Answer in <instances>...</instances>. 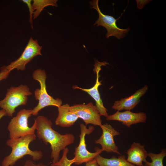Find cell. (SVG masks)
Listing matches in <instances>:
<instances>
[{
    "label": "cell",
    "instance_id": "cell-1",
    "mask_svg": "<svg viewBox=\"0 0 166 166\" xmlns=\"http://www.w3.org/2000/svg\"><path fill=\"white\" fill-rule=\"evenodd\" d=\"M34 121L37 137L46 145L48 143L50 144L52 150L51 158L53 159V163H56L59 160L60 151L74 142L73 135L70 133L60 134L52 128V121L43 116H38Z\"/></svg>",
    "mask_w": 166,
    "mask_h": 166
},
{
    "label": "cell",
    "instance_id": "cell-2",
    "mask_svg": "<svg viewBox=\"0 0 166 166\" xmlns=\"http://www.w3.org/2000/svg\"><path fill=\"white\" fill-rule=\"evenodd\" d=\"M36 138V136L34 134L8 140L6 144L12 148V151L9 155L4 158L2 166H14L18 160L26 155L30 156L33 160H40L43 156L42 152L32 151L29 148L30 144Z\"/></svg>",
    "mask_w": 166,
    "mask_h": 166
},
{
    "label": "cell",
    "instance_id": "cell-3",
    "mask_svg": "<svg viewBox=\"0 0 166 166\" xmlns=\"http://www.w3.org/2000/svg\"><path fill=\"white\" fill-rule=\"evenodd\" d=\"M33 78L38 81L40 84V89H37L34 92L35 99L38 101V105L32 109V115L37 116L39 112L45 107L53 106L57 107L62 105L61 100L59 98L54 99L49 95L46 90V73L44 70L40 69L34 70L32 74Z\"/></svg>",
    "mask_w": 166,
    "mask_h": 166
},
{
    "label": "cell",
    "instance_id": "cell-4",
    "mask_svg": "<svg viewBox=\"0 0 166 166\" xmlns=\"http://www.w3.org/2000/svg\"><path fill=\"white\" fill-rule=\"evenodd\" d=\"M32 94L26 85L12 86L8 89L4 98L0 101V107L5 111L6 115L12 117L15 109L20 105H26L28 96Z\"/></svg>",
    "mask_w": 166,
    "mask_h": 166
},
{
    "label": "cell",
    "instance_id": "cell-5",
    "mask_svg": "<svg viewBox=\"0 0 166 166\" xmlns=\"http://www.w3.org/2000/svg\"><path fill=\"white\" fill-rule=\"evenodd\" d=\"M31 115L32 109H24L20 110L16 116L11 120L7 127L10 139L35 134L36 129L35 122L31 127H29L28 124V119Z\"/></svg>",
    "mask_w": 166,
    "mask_h": 166
},
{
    "label": "cell",
    "instance_id": "cell-6",
    "mask_svg": "<svg viewBox=\"0 0 166 166\" xmlns=\"http://www.w3.org/2000/svg\"><path fill=\"white\" fill-rule=\"evenodd\" d=\"M81 133L79 135L80 141L79 145L75 148L74 152V157L72 159L73 163L77 165H80L83 163H86L95 158L98 154L102 151L98 147L95 148V152H91L86 148L85 136L92 133L94 130L92 125L89 126L88 128L86 126L81 123L80 124Z\"/></svg>",
    "mask_w": 166,
    "mask_h": 166
},
{
    "label": "cell",
    "instance_id": "cell-7",
    "mask_svg": "<svg viewBox=\"0 0 166 166\" xmlns=\"http://www.w3.org/2000/svg\"><path fill=\"white\" fill-rule=\"evenodd\" d=\"M98 0H93L89 2L92 7L91 8L95 9L99 14V18L94 25L97 24V26H101L105 27L107 30L106 35V38L110 36L116 37L120 39L125 37L126 34L130 30L129 28L126 29H122L117 26L116 22L120 17L116 19L113 16L104 14L101 11L98 6Z\"/></svg>",
    "mask_w": 166,
    "mask_h": 166
},
{
    "label": "cell",
    "instance_id": "cell-8",
    "mask_svg": "<svg viewBox=\"0 0 166 166\" xmlns=\"http://www.w3.org/2000/svg\"><path fill=\"white\" fill-rule=\"evenodd\" d=\"M42 46L38 44L37 39L30 37L24 50L20 56L7 66L6 69L11 71L14 69L23 71L26 69V65L35 57L42 55Z\"/></svg>",
    "mask_w": 166,
    "mask_h": 166
},
{
    "label": "cell",
    "instance_id": "cell-9",
    "mask_svg": "<svg viewBox=\"0 0 166 166\" xmlns=\"http://www.w3.org/2000/svg\"><path fill=\"white\" fill-rule=\"evenodd\" d=\"M70 111L84 121L85 125L91 124L101 126L102 121L99 112L92 102L87 104H75L69 107Z\"/></svg>",
    "mask_w": 166,
    "mask_h": 166
},
{
    "label": "cell",
    "instance_id": "cell-10",
    "mask_svg": "<svg viewBox=\"0 0 166 166\" xmlns=\"http://www.w3.org/2000/svg\"><path fill=\"white\" fill-rule=\"evenodd\" d=\"M100 127L102 130V134L98 139L95 141V143L101 145V149L102 152L105 151L108 153H115L121 155L114 139L115 136L120 135L119 132L107 123L102 124Z\"/></svg>",
    "mask_w": 166,
    "mask_h": 166
},
{
    "label": "cell",
    "instance_id": "cell-11",
    "mask_svg": "<svg viewBox=\"0 0 166 166\" xmlns=\"http://www.w3.org/2000/svg\"><path fill=\"white\" fill-rule=\"evenodd\" d=\"M109 63L105 61L100 62L98 61H95L94 65V69L93 70L96 73V80L94 85L89 89H84L79 87L77 85L73 87L74 89H78L87 93L95 100L96 106L101 116H104L107 117L109 116L107 112V109L104 106L98 90L99 87L101 85V81H99V72L101 69V66L105 65Z\"/></svg>",
    "mask_w": 166,
    "mask_h": 166
},
{
    "label": "cell",
    "instance_id": "cell-12",
    "mask_svg": "<svg viewBox=\"0 0 166 166\" xmlns=\"http://www.w3.org/2000/svg\"><path fill=\"white\" fill-rule=\"evenodd\" d=\"M147 116L144 113H134L130 110L123 112L117 111L113 114L109 115L106 119L108 121H116L121 122L128 128L133 124L145 122Z\"/></svg>",
    "mask_w": 166,
    "mask_h": 166
},
{
    "label": "cell",
    "instance_id": "cell-13",
    "mask_svg": "<svg viewBox=\"0 0 166 166\" xmlns=\"http://www.w3.org/2000/svg\"><path fill=\"white\" fill-rule=\"evenodd\" d=\"M148 89V86L144 85L130 96L115 101L112 109L119 111L132 109L140 102V98L146 93Z\"/></svg>",
    "mask_w": 166,
    "mask_h": 166
},
{
    "label": "cell",
    "instance_id": "cell-14",
    "mask_svg": "<svg viewBox=\"0 0 166 166\" xmlns=\"http://www.w3.org/2000/svg\"><path fill=\"white\" fill-rule=\"evenodd\" d=\"M144 146L139 143L133 142L127 151L126 160L134 165L143 166V162L146 160L148 154Z\"/></svg>",
    "mask_w": 166,
    "mask_h": 166
},
{
    "label": "cell",
    "instance_id": "cell-15",
    "mask_svg": "<svg viewBox=\"0 0 166 166\" xmlns=\"http://www.w3.org/2000/svg\"><path fill=\"white\" fill-rule=\"evenodd\" d=\"M69 104L61 105L57 107L58 114L55 124L62 127H69L73 125L79 118L75 113L71 112Z\"/></svg>",
    "mask_w": 166,
    "mask_h": 166
},
{
    "label": "cell",
    "instance_id": "cell-16",
    "mask_svg": "<svg viewBox=\"0 0 166 166\" xmlns=\"http://www.w3.org/2000/svg\"><path fill=\"white\" fill-rule=\"evenodd\" d=\"M95 159L99 166H135L128 162L124 155H121L117 157L113 156L110 158H106L99 154Z\"/></svg>",
    "mask_w": 166,
    "mask_h": 166
},
{
    "label": "cell",
    "instance_id": "cell-17",
    "mask_svg": "<svg viewBox=\"0 0 166 166\" xmlns=\"http://www.w3.org/2000/svg\"><path fill=\"white\" fill-rule=\"evenodd\" d=\"M32 4V8L34 13L32 17L33 19L37 18L45 7L51 6L57 7V0H34Z\"/></svg>",
    "mask_w": 166,
    "mask_h": 166
},
{
    "label": "cell",
    "instance_id": "cell-18",
    "mask_svg": "<svg viewBox=\"0 0 166 166\" xmlns=\"http://www.w3.org/2000/svg\"><path fill=\"white\" fill-rule=\"evenodd\" d=\"M166 156L165 149H162L161 152L158 154L149 152L148 153L147 156L150 158L151 162H148L146 160L144 162L148 166H163V160Z\"/></svg>",
    "mask_w": 166,
    "mask_h": 166
},
{
    "label": "cell",
    "instance_id": "cell-19",
    "mask_svg": "<svg viewBox=\"0 0 166 166\" xmlns=\"http://www.w3.org/2000/svg\"><path fill=\"white\" fill-rule=\"evenodd\" d=\"M63 151V154L61 159L55 164L59 166H70L73 163L72 160H69L67 157V154L69 150L68 148H66Z\"/></svg>",
    "mask_w": 166,
    "mask_h": 166
},
{
    "label": "cell",
    "instance_id": "cell-20",
    "mask_svg": "<svg viewBox=\"0 0 166 166\" xmlns=\"http://www.w3.org/2000/svg\"><path fill=\"white\" fill-rule=\"evenodd\" d=\"M22 2L26 4L29 9L30 12V19L29 22L31 25L32 28L33 29L32 24V16L34 13V11L32 8V4H31L32 0H22Z\"/></svg>",
    "mask_w": 166,
    "mask_h": 166
},
{
    "label": "cell",
    "instance_id": "cell-21",
    "mask_svg": "<svg viewBox=\"0 0 166 166\" xmlns=\"http://www.w3.org/2000/svg\"><path fill=\"white\" fill-rule=\"evenodd\" d=\"M10 71L6 69V66H4L1 67L0 72V81L7 78Z\"/></svg>",
    "mask_w": 166,
    "mask_h": 166
},
{
    "label": "cell",
    "instance_id": "cell-22",
    "mask_svg": "<svg viewBox=\"0 0 166 166\" xmlns=\"http://www.w3.org/2000/svg\"><path fill=\"white\" fill-rule=\"evenodd\" d=\"M23 166H47L41 164H36L30 160H27Z\"/></svg>",
    "mask_w": 166,
    "mask_h": 166
},
{
    "label": "cell",
    "instance_id": "cell-23",
    "mask_svg": "<svg viewBox=\"0 0 166 166\" xmlns=\"http://www.w3.org/2000/svg\"><path fill=\"white\" fill-rule=\"evenodd\" d=\"M85 166H99L97 164L96 159H93L85 163Z\"/></svg>",
    "mask_w": 166,
    "mask_h": 166
},
{
    "label": "cell",
    "instance_id": "cell-24",
    "mask_svg": "<svg viewBox=\"0 0 166 166\" xmlns=\"http://www.w3.org/2000/svg\"><path fill=\"white\" fill-rule=\"evenodd\" d=\"M137 3L141 4H140L137 5V8L139 9H142L143 8L144 6L146 4H147L149 2H148L149 1H140V0H136Z\"/></svg>",
    "mask_w": 166,
    "mask_h": 166
},
{
    "label": "cell",
    "instance_id": "cell-25",
    "mask_svg": "<svg viewBox=\"0 0 166 166\" xmlns=\"http://www.w3.org/2000/svg\"><path fill=\"white\" fill-rule=\"evenodd\" d=\"M5 115H6L5 111L3 109L0 110V119Z\"/></svg>",
    "mask_w": 166,
    "mask_h": 166
},
{
    "label": "cell",
    "instance_id": "cell-26",
    "mask_svg": "<svg viewBox=\"0 0 166 166\" xmlns=\"http://www.w3.org/2000/svg\"><path fill=\"white\" fill-rule=\"evenodd\" d=\"M50 166H59L56 164H53L52 163V164H51Z\"/></svg>",
    "mask_w": 166,
    "mask_h": 166
},
{
    "label": "cell",
    "instance_id": "cell-27",
    "mask_svg": "<svg viewBox=\"0 0 166 166\" xmlns=\"http://www.w3.org/2000/svg\"><path fill=\"white\" fill-rule=\"evenodd\" d=\"M143 166H148V165H147L146 164L144 163V165Z\"/></svg>",
    "mask_w": 166,
    "mask_h": 166
}]
</instances>
